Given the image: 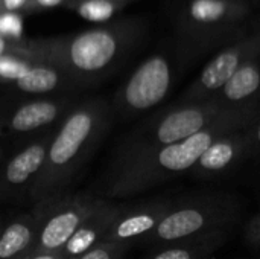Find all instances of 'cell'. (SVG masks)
I'll return each mask as SVG.
<instances>
[{
	"label": "cell",
	"instance_id": "obj_1",
	"mask_svg": "<svg viewBox=\"0 0 260 259\" xmlns=\"http://www.w3.org/2000/svg\"><path fill=\"white\" fill-rule=\"evenodd\" d=\"M140 37L134 21H119L78 34L21 40L14 50L37 63L59 69L76 87H87L110 76Z\"/></svg>",
	"mask_w": 260,
	"mask_h": 259
},
{
	"label": "cell",
	"instance_id": "obj_2",
	"mask_svg": "<svg viewBox=\"0 0 260 259\" xmlns=\"http://www.w3.org/2000/svg\"><path fill=\"white\" fill-rule=\"evenodd\" d=\"M259 108L232 111L184 140L111 163L102 185V195L110 198L134 197L169 180L190 174L201 154L219 136L250 125Z\"/></svg>",
	"mask_w": 260,
	"mask_h": 259
},
{
	"label": "cell",
	"instance_id": "obj_3",
	"mask_svg": "<svg viewBox=\"0 0 260 259\" xmlns=\"http://www.w3.org/2000/svg\"><path fill=\"white\" fill-rule=\"evenodd\" d=\"M113 108L104 98L78 102L59 122L43 168L27 191L35 205L64 197L111 127Z\"/></svg>",
	"mask_w": 260,
	"mask_h": 259
},
{
	"label": "cell",
	"instance_id": "obj_4",
	"mask_svg": "<svg viewBox=\"0 0 260 259\" xmlns=\"http://www.w3.org/2000/svg\"><path fill=\"white\" fill-rule=\"evenodd\" d=\"M241 215V200L233 194L207 192L178 198L142 244L155 250L213 232H232Z\"/></svg>",
	"mask_w": 260,
	"mask_h": 259
},
{
	"label": "cell",
	"instance_id": "obj_5",
	"mask_svg": "<svg viewBox=\"0 0 260 259\" xmlns=\"http://www.w3.org/2000/svg\"><path fill=\"white\" fill-rule=\"evenodd\" d=\"M251 12L250 0H187L178 18L180 50L192 60L247 37L244 24Z\"/></svg>",
	"mask_w": 260,
	"mask_h": 259
},
{
	"label": "cell",
	"instance_id": "obj_6",
	"mask_svg": "<svg viewBox=\"0 0 260 259\" xmlns=\"http://www.w3.org/2000/svg\"><path fill=\"white\" fill-rule=\"evenodd\" d=\"M232 111L236 110L221 107L213 98L187 104L175 102L128 133L119 143L113 163L184 140Z\"/></svg>",
	"mask_w": 260,
	"mask_h": 259
},
{
	"label": "cell",
	"instance_id": "obj_7",
	"mask_svg": "<svg viewBox=\"0 0 260 259\" xmlns=\"http://www.w3.org/2000/svg\"><path fill=\"white\" fill-rule=\"evenodd\" d=\"M177 78V63L165 52L142 61L119 87L113 99V114L123 119L152 110L166 99Z\"/></svg>",
	"mask_w": 260,
	"mask_h": 259
},
{
	"label": "cell",
	"instance_id": "obj_8",
	"mask_svg": "<svg viewBox=\"0 0 260 259\" xmlns=\"http://www.w3.org/2000/svg\"><path fill=\"white\" fill-rule=\"evenodd\" d=\"M101 202L102 198L91 194H76L35 205L40 218L35 243L29 255L61 252Z\"/></svg>",
	"mask_w": 260,
	"mask_h": 259
},
{
	"label": "cell",
	"instance_id": "obj_9",
	"mask_svg": "<svg viewBox=\"0 0 260 259\" xmlns=\"http://www.w3.org/2000/svg\"><path fill=\"white\" fill-rule=\"evenodd\" d=\"M76 104L69 96H41L0 110V140H15L29 136L40 137L59 125Z\"/></svg>",
	"mask_w": 260,
	"mask_h": 259
},
{
	"label": "cell",
	"instance_id": "obj_10",
	"mask_svg": "<svg viewBox=\"0 0 260 259\" xmlns=\"http://www.w3.org/2000/svg\"><path fill=\"white\" fill-rule=\"evenodd\" d=\"M260 47V31L224 46L200 72L195 81L180 96L177 104L200 102L213 98Z\"/></svg>",
	"mask_w": 260,
	"mask_h": 259
},
{
	"label": "cell",
	"instance_id": "obj_11",
	"mask_svg": "<svg viewBox=\"0 0 260 259\" xmlns=\"http://www.w3.org/2000/svg\"><path fill=\"white\" fill-rule=\"evenodd\" d=\"M56 128L58 125L0 162V203L17 200L24 194L27 195L30 185L44 165Z\"/></svg>",
	"mask_w": 260,
	"mask_h": 259
},
{
	"label": "cell",
	"instance_id": "obj_12",
	"mask_svg": "<svg viewBox=\"0 0 260 259\" xmlns=\"http://www.w3.org/2000/svg\"><path fill=\"white\" fill-rule=\"evenodd\" d=\"M174 200L154 198L133 206H122L120 214L110 226L102 243L119 246L142 244L166 215Z\"/></svg>",
	"mask_w": 260,
	"mask_h": 259
},
{
	"label": "cell",
	"instance_id": "obj_13",
	"mask_svg": "<svg viewBox=\"0 0 260 259\" xmlns=\"http://www.w3.org/2000/svg\"><path fill=\"white\" fill-rule=\"evenodd\" d=\"M247 127L219 136L197 160L190 176L197 180H215L232 174L247 160Z\"/></svg>",
	"mask_w": 260,
	"mask_h": 259
},
{
	"label": "cell",
	"instance_id": "obj_14",
	"mask_svg": "<svg viewBox=\"0 0 260 259\" xmlns=\"http://www.w3.org/2000/svg\"><path fill=\"white\" fill-rule=\"evenodd\" d=\"M213 99L227 110L260 107V47L239 67Z\"/></svg>",
	"mask_w": 260,
	"mask_h": 259
},
{
	"label": "cell",
	"instance_id": "obj_15",
	"mask_svg": "<svg viewBox=\"0 0 260 259\" xmlns=\"http://www.w3.org/2000/svg\"><path fill=\"white\" fill-rule=\"evenodd\" d=\"M122 206L104 200L99 206L85 218V221L78 227L75 235L69 240L64 249L59 252L62 259H75L102 243L105 234L108 232L113 221L120 214Z\"/></svg>",
	"mask_w": 260,
	"mask_h": 259
},
{
	"label": "cell",
	"instance_id": "obj_16",
	"mask_svg": "<svg viewBox=\"0 0 260 259\" xmlns=\"http://www.w3.org/2000/svg\"><path fill=\"white\" fill-rule=\"evenodd\" d=\"M38 209L21 214L0 229V259L26 258L35 243Z\"/></svg>",
	"mask_w": 260,
	"mask_h": 259
},
{
	"label": "cell",
	"instance_id": "obj_17",
	"mask_svg": "<svg viewBox=\"0 0 260 259\" xmlns=\"http://www.w3.org/2000/svg\"><path fill=\"white\" fill-rule=\"evenodd\" d=\"M232 232H213L192 240L169 244L155 249L145 259H212V256L225 246Z\"/></svg>",
	"mask_w": 260,
	"mask_h": 259
},
{
	"label": "cell",
	"instance_id": "obj_18",
	"mask_svg": "<svg viewBox=\"0 0 260 259\" xmlns=\"http://www.w3.org/2000/svg\"><path fill=\"white\" fill-rule=\"evenodd\" d=\"M12 84L21 93L38 95V96L78 89L76 84L59 69L37 61L21 78H18Z\"/></svg>",
	"mask_w": 260,
	"mask_h": 259
},
{
	"label": "cell",
	"instance_id": "obj_19",
	"mask_svg": "<svg viewBox=\"0 0 260 259\" xmlns=\"http://www.w3.org/2000/svg\"><path fill=\"white\" fill-rule=\"evenodd\" d=\"M126 3L119 0H79L67 3L69 8L76 11L88 21H107L119 12Z\"/></svg>",
	"mask_w": 260,
	"mask_h": 259
},
{
	"label": "cell",
	"instance_id": "obj_20",
	"mask_svg": "<svg viewBox=\"0 0 260 259\" xmlns=\"http://www.w3.org/2000/svg\"><path fill=\"white\" fill-rule=\"evenodd\" d=\"M34 63L35 61L15 52L14 49L11 52L2 53L0 55V81L12 84L14 81L21 78L34 66Z\"/></svg>",
	"mask_w": 260,
	"mask_h": 259
},
{
	"label": "cell",
	"instance_id": "obj_21",
	"mask_svg": "<svg viewBox=\"0 0 260 259\" xmlns=\"http://www.w3.org/2000/svg\"><path fill=\"white\" fill-rule=\"evenodd\" d=\"M0 37L12 43H18L23 40L21 14L0 12Z\"/></svg>",
	"mask_w": 260,
	"mask_h": 259
},
{
	"label": "cell",
	"instance_id": "obj_22",
	"mask_svg": "<svg viewBox=\"0 0 260 259\" xmlns=\"http://www.w3.org/2000/svg\"><path fill=\"white\" fill-rule=\"evenodd\" d=\"M128 246H119L111 243H99L93 249L87 250L75 259H122L128 252Z\"/></svg>",
	"mask_w": 260,
	"mask_h": 259
},
{
	"label": "cell",
	"instance_id": "obj_23",
	"mask_svg": "<svg viewBox=\"0 0 260 259\" xmlns=\"http://www.w3.org/2000/svg\"><path fill=\"white\" fill-rule=\"evenodd\" d=\"M247 137V160L260 159V108L253 122L245 130Z\"/></svg>",
	"mask_w": 260,
	"mask_h": 259
},
{
	"label": "cell",
	"instance_id": "obj_24",
	"mask_svg": "<svg viewBox=\"0 0 260 259\" xmlns=\"http://www.w3.org/2000/svg\"><path fill=\"white\" fill-rule=\"evenodd\" d=\"M244 238L250 247L260 250V212L247 221L244 229Z\"/></svg>",
	"mask_w": 260,
	"mask_h": 259
},
{
	"label": "cell",
	"instance_id": "obj_25",
	"mask_svg": "<svg viewBox=\"0 0 260 259\" xmlns=\"http://www.w3.org/2000/svg\"><path fill=\"white\" fill-rule=\"evenodd\" d=\"M29 0H0V12H26Z\"/></svg>",
	"mask_w": 260,
	"mask_h": 259
},
{
	"label": "cell",
	"instance_id": "obj_26",
	"mask_svg": "<svg viewBox=\"0 0 260 259\" xmlns=\"http://www.w3.org/2000/svg\"><path fill=\"white\" fill-rule=\"evenodd\" d=\"M67 0H29L26 12H34V11H43V9H52L56 8Z\"/></svg>",
	"mask_w": 260,
	"mask_h": 259
},
{
	"label": "cell",
	"instance_id": "obj_27",
	"mask_svg": "<svg viewBox=\"0 0 260 259\" xmlns=\"http://www.w3.org/2000/svg\"><path fill=\"white\" fill-rule=\"evenodd\" d=\"M23 259H62V256L59 252H55V253H34V255H27Z\"/></svg>",
	"mask_w": 260,
	"mask_h": 259
},
{
	"label": "cell",
	"instance_id": "obj_28",
	"mask_svg": "<svg viewBox=\"0 0 260 259\" xmlns=\"http://www.w3.org/2000/svg\"><path fill=\"white\" fill-rule=\"evenodd\" d=\"M5 159V150H3V147L0 145V162Z\"/></svg>",
	"mask_w": 260,
	"mask_h": 259
},
{
	"label": "cell",
	"instance_id": "obj_29",
	"mask_svg": "<svg viewBox=\"0 0 260 259\" xmlns=\"http://www.w3.org/2000/svg\"><path fill=\"white\" fill-rule=\"evenodd\" d=\"M73 2H79V0H67L66 3H73ZM119 2H125V3H128L129 0H119Z\"/></svg>",
	"mask_w": 260,
	"mask_h": 259
},
{
	"label": "cell",
	"instance_id": "obj_30",
	"mask_svg": "<svg viewBox=\"0 0 260 259\" xmlns=\"http://www.w3.org/2000/svg\"><path fill=\"white\" fill-rule=\"evenodd\" d=\"M2 226H3V223H2V220H0V229H2Z\"/></svg>",
	"mask_w": 260,
	"mask_h": 259
},
{
	"label": "cell",
	"instance_id": "obj_31",
	"mask_svg": "<svg viewBox=\"0 0 260 259\" xmlns=\"http://www.w3.org/2000/svg\"><path fill=\"white\" fill-rule=\"evenodd\" d=\"M259 259H260V258H259Z\"/></svg>",
	"mask_w": 260,
	"mask_h": 259
}]
</instances>
